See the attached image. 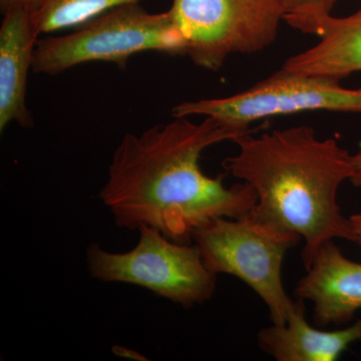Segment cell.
<instances>
[{"label":"cell","mask_w":361,"mask_h":361,"mask_svg":"<svg viewBox=\"0 0 361 361\" xmlns=\"http://www.w3.org/2000/svg\"><path fill=\"white\" fill-rule=\"evenodd\" d=\"M174 118L141 135H125L99 199L120 228L146 225L177 243L191 244L194 232L208 221L242 217L257 203L250 185L226 187L222 176L209 177L200 167L206 149L253 130L227 127L210 116L201 123Z\"/></svg>","instance_id":"6da1fadb"},{"label":"cell","mask_w":361,"mask_h":361,"mask_svg":"<svg viewBox=\"0 0 361 361\" xmlns=\"http://www.w3.org/2000/svg\"><path fill=\"white\" fill-rule=\"evenodd\" d=\"M238 154L223 161L228 173L257 195L254 217L305 241L303 264L334 238L356 242L337 203V192L353 173V155L336 139H319L307 126L275 130L235 140Z\"/></svg>","instance_id":"7a4b0ae2"},{"label":"cell","mask_w":361,"mask_h":361,"mask_svg":"<svg viewBox=\"0 0 361 361\" xmlns=\"http://www.w3.org/2000/svg\"><path fill=\"white\" fill-rule=\"evenodd\" d=\"M186 51V39L169 11L149 13L135 2L99 14L68 35L37 40L32 71L58 75L92 61L115 63L125 68L130 56L141 52L180 56Z\"/></svg>","instance_id":"3957f363"},{"label":"cell","mask_w":361,"mask_h":361,"mask_svg":"<svg viewBox=\"0 0 361 361\" xmlns=\"http://www.w3.org/2000/svg\"><path fill=\"white\" fill-rule=\"evenodd\" d=\"M300 237L254 217H217L193 234L207 267L215 274H230L248 285L264 301L273 324L283 325L297 302L285 291L282 263Z\"/></svg>","instance_id":"277c9868"},{"label":"cell","mask_w":361,"mask_h":361,"mask_svg":"<svg viewBox=\"0 0 361 361\" xmlns=\"http://www.w3.org/2000/svg\"><path fill=\"white\" fill-rule=\"evenodd\" d=\"M137 230V245L123 253L90 244L87 249L90 275L104 282L137 285L184 308L212 298L218 275L207 267L198 247L177 243L149 226Z\"/></svg>","instance_id":"5b68a950"},{"label":"cell","mask_w":361,"mask_h":361,"mask_svg":"<svg viewBox=\"0 0 361 361\" xmlns=\"http://www.w3.org/2000/svg\"><path fill=\"white\" fill-rule=\"evenodd\" d=\"M173 21L197 66L218 71L233 54L264 51L284 20L282 0H172Z\"/></svg>","instance_id":"8992f818"},{"label":"cell","mask_w":361,"mask_h":361,"mask_svg":"<svg viewBox=\"0 0 361 361\" xmlns=\"http://www.w3.org/2000/svg\"><path fill=\"white\" fill-rule=\"evenodd\" d=\"M312 111L361 114V87L345 89L332 78L280 70L232 96L184 102L173 109V116H210L227 127L250 130L252 123L263 118Z\"/></svg>","instance_id":"52a82bcc"},{"label":"cell","mask_w":361,"mask_h":361,"mask_svg":"<svg viewBox=\"0 0 361 361\" xmlns=\"http://www.w3.org/2000/svg\"><path fill=\"white\" fill-rule=\"evenodd\" d=\"M295 295L310 300L319 326L345 324L361 310V263L346 258L332 240L318 251Z\"/></svg>","instance_id":"ba28073f"},{"label":"cell","mask_w":361,"mask_h":361,"mask_svg":"<svg viewBox=\"0 0 361 361\" xmlns=\"http://www.w3.org/2000/svg\"><path fill=\"white\" fill-rule=\"evenodd\" d=\"M40 35L32 14L21 8L4 13L0 27V130L11 123L33 126L26 106L28 73Z\"/></svg>","instance_id":"9c48e42d"},{"label":"cell","mask_w":361,"mask_h":361,"mask_svg":"<svg viewBox=\"0 0 361 361\" xmlns=\"http://www.w3.org/2000/svg\"><path fill=\"white\" fill-rule=\"evenodd\" d=\"M361 341V319L343 329H316L306 322L303 300L283 325L273 324L258 334L260 348L278 361H334Z\"/></svg>","instance_id":"30bf717a"},{"label":"cell","mask_w":361,"mask_h":361,"mask_svg":"<svg viewBox=\"0 0 361 361\" xmlns=\"http://www.w3.org/2000/svg\"><path fill=\"white\" fill-rule=\"evenodd\" d=\"M317 44L285 61L281 70L341 80L361 71V7L345 18L323 21Z\"/></svg>","instance_id":"8fae6325"},{"label":"cell","mask_w":361,"mask_h":361,"mask_svg":"<svg viewBox=\"0 0 361 361\" xmlns=\"http://www.w3.org/2000/svg\"><path fill=\"white\" fill-rule=\"evenodd\" d=\"M142 0H47L33 20L40 35L77 27L115 7Z\"/></svg>","instance_id":"7c38bea8"},{"label":"cell","mask_w":361,"mask_h":361,"mask_svg":"<svg viewBox=\"0 0 361 361\" xmlns=\"http://www.w3.org/2000/svg\"><path fill=\"white\" fill-rule=\"evenodd\" d=\"M284 21L306 35H317L338 0H282Z\"/></svg>","instance_id":"4fadbf2b"},{"label":"cell","mask_w":361,"mask_h":361,"mask_svg":"<svg viewBox=\"0 0 361 361\" xmlns=\"http://www.w3.org/2000/svg\"><path fill=\"white\" fill-rule=\"evenodd\" d=\"M47 0H0V11L1 13L13 8H21L35 14L42 8Z\"/></svg>","instance_id":"5bb4252c"},{"label":"cell","mask_w":361,"mask_h":361,"mask_svg":"<svg viewBox=\"0 0 361 361\" xmlns=\"http://www.w3.org/2000/svg\"><path fill=\"white\" fill-rule=\"evenodd\" d=\"M353 173L350 182L355 187H361V149L353 155Z\"/></svg>","instance_id":"9a60e30c"},{"label":"cell","mask_w":361,"mask_h":361,"mask_svg":"<svg viewBox=\"0 0 361 361\" xmlns=\"http://www.w3.org/2000/svg\"><path fill=\"white\" fill-rule=\"evenodd\" d=\"M353 231L355 233L356 243L361 245V213L355 214L349 218Z\"/></svg>","instance_id":"2e32d148"}]
</instances>
